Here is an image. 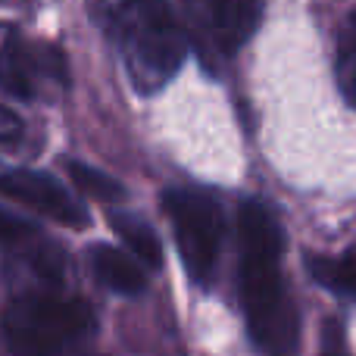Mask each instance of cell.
Here are the masks:
<instances>
[{
    "instance_id": "obj_1",
    "label": "cell",
    "mask_w": 356,
    "mask_h": 356,
    "mask_svg": "<svg viewBox=\"0 0 356 356\" xmlns=\"http://www.w3.org/2000/svg\"><path fill=\"white\" fill-rule=\"evenodd\" d=\"M241 228V300L250 341L263 356H294L297 309L282 278V228L272 209L247 200L238 216Z\"/></svg>"
},
{
    "instance_id": "obj_2",
    "label": "cell",
    "mask_w": 356,
    "mask_h": 356,
    "mask_svg": "<svg viewBox=\"0 0 356 356\" xmlns=\"http://www.w3.org/2000/svg\"><path fill=\"white\" fill-rule=\"evenodd\" d=\"M97 13L135 91L156 94L184 60V35L166 0H97Z\"/></svg>"
},
{
    "instance_id": "obj_3",
    "label": "cell",
    "mask_w": 356,
    "mask_h": 356,
    "mask_svg": "<svg viewBox=\"0 0 356 356\" xmlns=\"http://www.w3.org/2000/svg\"><path fill=\"white\" fill-rule=\"evenodd\" d=\"M91 307L63 291H31L6 307L3 338L16 356H56L91 338Z\"/></svg>"
},
{
    "instance_id": "obj_4",
    "label": "cell",
    "mask_w": 356,
    "mask_h": 356,
    "mask_svg": "<svg viewBox=\"0 0 356 356\" xmlns=\"http://www.w3.org/2000/svg\"><path fill=\"white\" fill-rule=\"evenodd\" d=\"M163 209L172 222V234L181 266L197 288H209L219 269L225 216L216 194L203 188H169L163 194Z\"/></svg>"
},
{
    "instance_id": "obj_5",
    "label": "cell",
    "mask_w": 356,
    "mask_h": 356,
    "mask_svg": "<svg viewBox=\"0 0 356 356\" xmlns=\"http://www.w3.org/2000/svg\"><path fill=\"white\" fill-rule=\"evenodd\" d=\"M207 54L232 56L253 38L263 16V0H178Z\"/></svg>"
},
{
    "instance_id": "obj_6",
    "label": "cell",
    "mask_w": 356,
    "mask_h": 356,
    "mask_svg": "<svg viewBox=\"0 0 356 356\" xmlns=\"http://www.w3.org/2000/svg\"><path fill=\"white\" fill-rule=\"evenodd\" d=\"M47 72L56 81L66 79L60 54L25 41L13 22H0V88L16 100H35Z\"/></svg>"
},
{
    "instance_id": "obj_7",
    "label": "cell",
    "mask_w": 356,
    "mask_h": 356,
    "mask_svg": "<svg viewBox=\"0 0 356 356\" xmlns=\"http://www.w3.org/2000/svg\"><path fill=\"white\" fill-rule=\"evenodd\" d=\"M0 194L16 203H25L29 209L60 222L66 228H85L88 209L56 181L54 175L38 169H0Z\"/></svg>"
},
{
    "instance_id": "obj_8",
    "label": "cell",
    "mask_w": 356,
    "mask_h": 356,
    "mask_svg": "<svg viewBox=\"0 0 356 356\" xmlns=\"http://www.w3.org/2000/svg\"><path fill=\"white\" fill-rule=\"evenodd\" d=\"M91 269L97 275V282L104 284L106 291L122 297H138L144 288H147V272L138 263L131 253L119 250V247L110 244H97L91 250Z\"/></svg>"
},
{
    "instance_id": "obj_9",
    "label": "cell",
    "mask_w": 356,
    "mask_h": 356,
    "mask_svg": "<svg viewBox=\"0 0 356 356\" xmlns=\"http://www.w3.org/2000/svg\"><path fill=\"white\" fill-rule=\"evenodd\" d=\"M110 225L116 228V234L122 238V244L129 247V253L147 269H160L163 266V250H160V238L156 232L135 213L125 209H113L110 213Z\"/></svg>"
},
{
    "instance_id": "obj_10",
    "label": "cell",
    "mask_w": 356,
    "mask_h": 356,
    "mask_svg": "<svg viewBox=\"0 0 356 356\" xmlns=\"http://www.w3.org/2000/svg\"><path fill=\"white\" fill-rule=\"evenodd\" d=\"M307 272L332 294L356 300V250H347L341 257L313 253V257H307Z\"/></svg>"
},
{
    "instance_id": "obj_11",
    "label": "cell",
    "mask_w": 356,
    "mask_h": 356,
    "mask_svg": "<svg viewBox=\"0 0 356 356\" xmlns=\"http://www.w3.org/2000/svg\"><path fill=\"white\" fill-rule=\"evenodd\" d=\"M334 81L347 106L356 110V13L341 22L334 38Z\"/></svg>"
},
{
    "instance_id": "obj_12",
    "label": "cell",
    "mask_w": 356,
    "mask_h": 356,
    "mask_svg": "<svg viewBox=\"0 0 356 356\" xmlns=\"http://www.w3.org/2000/svg\"><path fill=\"white\" fill-rule=\"evenodd\" d=\"M69 178L75 181V188H81L88 197H94V200L119 203L125 197V188L116 178H110L94 166H85V163H69Z\"/></svg>"
},
{
    "instance_id": "obj_13",
    "label": "cell",
    "mask_w": 356,
    "mask_h": 356,
    "mask_svg": "<svg viewBox=\"0 0 356 356\" xmlns=\"http://www.w3.org/2000/svg\"><path fill=\"white\" fill-rule=\"evenodd\" d=\"M31 238H35V225L0 209V244H25Z\"/></svg>"
},
{
    "instance_id": "obj_14",
    "label": "cell",
    "mask_w": 356,
    "mask_h": 356,
    "mask_svg": "<svg viewBox=\"0 0 356 356\" xmlns=\"http://www.w3.org/2000/svg\"><path fill=\"white\" fill-rule=\"evenodd\" d=\"M22 138V119L10 110V106H0V144H16Z\"/></svg>"
},
{
    "instance_id": "obj_15",
    "label": "cell",
    "mask_w": 356,
    "mask_h": 356,
    "mask_svg": "<svg viewBox=\"0 0 356 356\" xmlns=\"http://www.w3.org/2000/svg\"><path fill=\"white\" fill-rule=\"evenodd\" d=\"M338 328H341V325H328V334H325V347H322V356H347L344 338H341Z\"/></svg>"
}]
</instances>
